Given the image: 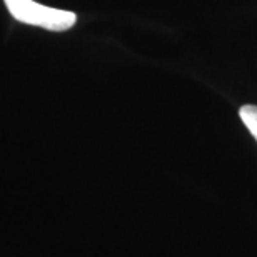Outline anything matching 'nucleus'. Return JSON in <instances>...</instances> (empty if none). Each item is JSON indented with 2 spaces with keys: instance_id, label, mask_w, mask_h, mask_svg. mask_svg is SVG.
Wrapping results in <instances>:
<instances>
[{
  "instance_id": "f03ea898",
  "label": "nucleus",
  "mask_w": 257,
  "mask_h": 257,
  "mask_svg": "<svg viewBox=\"0 0 257 257\" xmlns=\"http://www.w3.org/2000/svg\"><path fill=\"white\" fill-rule=\"evenodd\" d=\"M239 115L240 120L244 122V125L249 128V132L257 141V105H242L239 109Z\"/></svg>"
},
{
  "instance_id": "f257e3e1",
  "label": "nucleus",
  "mask_w": 257,
  "mask_h": 257,
  "mask_svg": "<svg viewBox=\"0 0 257 257\" xmlns=\"http://www.w3.org/2000/svg\"><path fill=\"white\" fill-rule=\"evenodd\" d=\"M5 5L10 15L19 22L54 30V32L72 29L77 20V15L70 10L45 7L34 0H5Z\"/></svg>"
}]
</instances>
